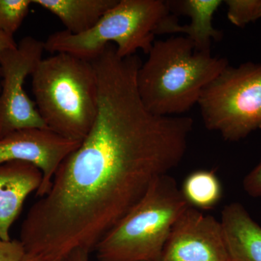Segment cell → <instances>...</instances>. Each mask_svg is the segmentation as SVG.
<instances>
[{
  "instance_id": "6da1fadb",
  "label": "cell",
  "mask_w": 261,
  "mask_h": 261,
  "mask_svg": "<svg viewBox=\"0 0 261 261\" xmlns=\"http://www.w3.org/2000/svg\"><path fill=\"white\" fill-rule=\"evenodd\" d=\"M187 147L177 125L149 112L138 98L100 94L88 135L22 223L27 256L64 261L77 249L93 252L154 181L177 167Z\"/></svg>"
},
{
  "instance_id": "7a4b0ae2",
  "label": "cell",
  "mask_w": 261,
  "mask_h": 261,
  "mask_svg": "<svg viewBox=\"0 0 261 261\" xmlns=\"http://www.w3.org/2000/svg\"><path fill=\"white\" fill-rule=\"evenodd\" d=\"M139 68L137 89L153 114L176 116L198 102L202 90L228 66L226 58L196 50L185 36L154 41Z\"/></svg>"
},
{
  "instance_id": "3957f363",
  "label": "cell",
  "mask_w": 261,
  "mask_h": 261,
  "mask_svg": "<svg viewBox=\"0 0 261 261\" xmlns=\"http://www.w3.org/2000/svg\"><path fill=\"white\" fill-rule=\"evenodd\" d=\"M32 77L36 106L47 128L82 142L98 111L97 74L92 62L56 53L39 62Z\"/></svg>"
},
{
  "instance_id": "277c9868",
  "label": "cell",
  "mask_w": 261,
  "mask_h": 261,
  "mask_svg": "<svg viewBox=\"0 0 261 261\" xmlns=\"http://www.w3.org/2000/svg\"><path fill=\"white\" fill-rule=\"evenodd\" d=\"M190 205L174 178H158L96 245V260L161 261L173 226Z\"/></svg>"
},
{
  "instance_id": "5b68a950",
  "label": "cell",
  "mask_w": 261,
  "mask_h": 261,
  "mask_svg": "<svg viewBox=\"0 0 261 261\" xmlns=\"http://www.w3.org/2000/svg\"><path fill=\"white\" fill-rule=\"evenodd\" d=\"M162 0H118L97 23L87 32L73 34L66 30L51 34L44 42L50 53H67L92 61L108 44H114L117 54L127 58L142 50L147 55L156 35L163 34L170 14Z\"/></svg>"
},
{
  "instance_id": "8992f818",
  "label": "cell",
  "mask_w": 261,
  "mask_h": 261,
  "mask_svg": "<svg viewBox=\"0 0 261 261\" xmlns=\"http://www.w3.org/2000/svg\"><path fill=\"white\" fill-rule=\"evenodd\" d=\"M207 129L238 142L261 128V63L229 65L202 90L197 102Z\"/></svg>"
},
{
  "instance_id": "52a82bcc",
  "label": "cell",
  "mask_w": 261,
  "mask_h": 261,
  "mask_svg": "<svg viewBox=\"0 0 261 261\" xmlns=\"http://www.w3.org/2000/svg\"><path fill=\"white\" fill-rule=\"evenodd\" d=\"M44 42L25 37L19 44L0 54V70L3 77L0 94V138L24 128H48L38 112L35 102L23 88L42 61Z\"/></svg>"
},
{
  "instance_id": "ba28073f",
  "label": "cell",
  "mask_w": 261,
  "mask_h": 261,
  "mask_svg": "<svg viewBox=\"0 0 261 261\" xmlns=\"http://www.w3.org/2000/svg\"><path fill=\"white\" fill-rule=\"evenodd\" d=\"M81 142L62 137L49 128L15 130L0 138V165L22 161L39 168L42 182L36 194L42 197L49 192L61 163Z\"/></svg>"
},
{
  "instance_id": "9c48e42d",
  "label": "cell",
  "mask_w": 261,
  "mask_h": 261,
  "mask_svg": "<svg viewBox=\"0 0 261 261\" xmlns=\"http://www.w3.org/2000/svg\"><path fill=\"white\" fill-rule=\"evenodd\" d=\"M161 261H231L221 221L189 206L173 226Z\"/></svg>"
},
{
  "instance_id": "30bf717a",
  "label": "cell",
  "mask_w": 261,
  "mask_h": 261,
  "mask_svg": "<svg viewBox=\"0 0 261 261\" xmlns=\"http://www.w3.org/2000/svg\"><path fill=\"white\" fill-rule=\"evenodd\" d=\"M42 173L31 163L12 161L0 165V238L11 240L10 229L25 200L38 191Z\"/></svg>"
},
{
  "instance_id": "8fae6325",
  "label": "cell",
  "mask_w": 261,
  "mask_h": 261,
  "mask_svg": "<svg viewBox=\"0 0 261 261\" xmlns=\"http://www.w3.org/2000/svg\"><path fill=\"white\" fill-rule=\"evenodd\" d=\"M220 221L231 261H261V226L245 206L228 204Z\"/></svg>"
},
{
  "instance_id": "7c38bea8",
  "label": "cell",
  "mask_w": 261,
  "mask_h": 261,
  "mask_svg": "<svg viewBox=\"0 0 261 261\" xmlns=\"http://www.w3.org/2000/svg\"><path fill=\"white\" fill-rule=\"evenodd\" d=\"M170 10L186 15L190 23H178L174 34L180 33L192 41L196 50L211 51L213 41H219L222 32L215 29L213 18L221 5V0H180L167 2Z\"/></svg>"
},
{
  "instance_id": "4fadbf2b",
  "label": "cell",
  "mask_w": 261,
  "mask_h": 261,
  "mask_svg": "<svg viewBox=\"0 0 261 261\" xmlns=\"http://www.w3.org/2000/svg\"><path fill=\"white\" fill-rule=\"evenodd\" d=\"M61 20L67 32L80 34L93 28L118 0H32Z\"/></svg>"
},
{
  "instance_id": "5bb4252c",
  "label": "cell",
  "mask_w": 261,
  "mask_h": 261,
  "mask_svg": "<svg viewBox=\"0 0 261 261\" xmlns=\"http://www.w3.org/2000/svg\"><path fill=\"white\" fill-rule=\"evenodd\" d=\"M188 203L195 208L210 210L222 197V187L214 171L199 170L189 175L181 190Z\"/></svg>"
},
{
  "instance_id": "9a60e30c",
  "label": "cell",
  "mask_w": 261,
  "mask_h": 261,
  "mask_svg": "<svg viewBox=\"0 0 261 261\" xmlns=\"http://www.w3.org/2000/svg\"><path fill=\"white\" fill-rule=\"evenodd\" d=\"M32 0H0V32L13 36L28 15Z\"/></svg>"
},
{
  "instance_id": "2e32d148",
  "label": "cell",
  "mask_w": 261,
  "mask_h": 261,
  "mask_svg": "<svg viewBox=\"0 0 261 261\" xmlns=\"http://www.w3.org/2000/svg\"><path fill=\"white\" fill-rule=\"evenodd\" d=\"M227 18L236 27L247 24L261 18V0H226Z\"/></svg>"
},
{
  "instance_id": "e0dca14e",
  "label": "cell",
  "mask_w": 261,
  "mask_h": 261,
  "mask_svg": "<svg viewBox=\"0 0 261 261\" xmlns=\"http://www.w3.org/2000/svg\"><path fill=\"white\" fill-rule=\"evenodd\" d=\"M25 255L20 240H5L0 238V261H23Z\"/></svg>"
},
{
  "instance_id": "ac0fdd59",
  "label": "cell",
  "mask_w": 261,
  "mask_h": 261,
  "mask_svg": "<svg viewBox=\"0 0 261 261\" xmlns=\"http://www.w3.org/2000/svg\"><path fill=\"white\" fill-rule=\"evenodd\" d=\"M243 186L244 190L250 197H261V157L256 166L244 178Z\"/></svg>"
},
{
  "instance_id": "d6986e66",
  "label": "cell",
  "mask_w": 261,
  "mask_h": 261,
  "mask_svg": "<svg viewBox=\"0 0 261 261\" xmlns=\"http://www.w3.org/2000/svg\"><path fill=\"white\" fill-rule=\"evenodd\" d=\"M91 252L86 249H77L68 255L64 261H90L89 255Z\"/></svg>"
},
{
  "instance_id": "ffe728a7",
  "label": "cell",
  "mask_w": 261,
  "mask_h": 261,
  "mask_svg": "<svg viewBox=\"0 0 261 261\" xmlns=\"http://www.w3.org/2000/svg\"><path fill=\"white\" fill-rule=\"evenodd\" d=\"M13 36L0 32V54L2 51L8 48L13 47L16 46Z\"/></svg>"
},
{
  "instance_id": "44dd1931",
  "label": "cell",
  "mask_w": 261,
  "mask_h": 261,
  "mask_svg": "<svg viewBox=\"0 0 261 261\" xmlns=\"http://www.w3.org/2000/svg\"><path fill=\"white\" fill-rule=\"evenodd\" d=\"M23 261H45V260H37V259L30 258V257L25 256V259H24Z\"/></svg>"
}]
</instances>
